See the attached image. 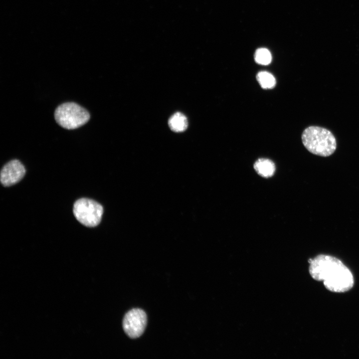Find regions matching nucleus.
Returning <instances> with one entry per match:
<instances>
[{"mask_svg":"<svg viewBox=\"0 0 359 359\" xmlns=\"http://www.w3.org/2000/svg\"><path fill=\"white\" fill-rule=\"evenodd\" d=\"M309 273L315 280L323 281L326 288L333 292L343 293L352 288L354 278L350 270L338 258L320 254L309 259Z\"/></svg>","mask_w":359,"mask_h":359,"instance_id":"obj_1","label":"nucleus"},{"mask_svg":"<svg viewBox=\"0 0 359 359\" xmlns=\"http://www.w3.org/2000/svg\"><path fill=\"white\" fill-rule=\"evenodd\" d=\"M304 147L310 153L326 157L332 155L336 150V140L329 130L319 127L310 126L306 128L302 135Z\"/></svg>","mask_w":359,"mask_h":359,"instance_id":"obj_2","label":"nucleus"},{"mask_svg":"<svg viewBox=\"0 0 359 359\" xmlns=\"http://www.w3.org/2000/svg\"><path fill=\"white\" fill-rule=\"evenodd\" d=\"M54 117L62 127L72 130L86 124L90 119L89 112L74 102H67L58 106L55 109Z\"/></svg>","mask_w":359,"mask_h":359,"instance_id":"obj_3","label":"nucleus"},{"mask_svg":"<svg viewBox=\"0 0 359 359\" xmlns=\"http://www.w3.org/2000/svg\"><path fill=\"white\" fill-rule=\"evenodd\" d=\"M103 213L102 206L92 199L80 198L76 201L73 205L75 217L86 226L95 227L98 225Z\"/></svg>","mask_w":359,"mask_h":359,"instance_id":"obj_4","label":"nucleus"},{"mask_svg":"<svg viewBox=\"0 0 359 359\" xmlns=\"http://www.w3.org/2000/svg\"><path fill=\"white\" fill-rule=\"evenodd\" d=\"M147 324L146 313L141 309H133L125 315L123 328L128 336L132 339H136L143 334Z\"/></svg>","mask_w":359,"mask_h":359,"instance_id":"obj_5","label":"nucleus"},{"mask_svg":"<svg viewBox=\"0 0 359 359\" xmlns=\"http://www.w3.org/2000/svg\"><path fill=\"white\" fill-rule=\"evenodd\" d=\"M25 174L23 165L17 160L6 164L0 172V181L4 186H10L19 181Z\"/></svg>","mask_w":359,"mask_h":359,"instance_id":"obj_6","label":"nucleus"},{"mask_svg":"<svg viewBox=\"0 0 359 359\" xmlns=\"http://www.w3.org/2000/svg\"><path fill=\"white\" fill-rule=\"evenodd\" d=\"M254 169L260 176L268 178L272 177L275 171L274 163L269 159L260 158L254 164Z\"/></svg>","mask_w":359,"mask_h":359,"instance_id":"obj_7","label":"nucleus"},{"mask_svg":"<svg viewBox=\"0 0 359 359\" xmlns=\"http://www.w3.org/2000/svg\"><path fill=\"white\" fill-rule=\"evenodd\" d=\"M168 124L171 129L176 132L184 131L188 125L186 117L180 112L173 114L169 119Z\"/></svg>","mask_w":359,"mask_h":359,"instance_id":"obj_8","label":"nucleus"},{"mask_svg":"<svg viewBox=\"0 0 359 359\" xmlns=\"http://www.w3.org/2000/svg\"><path fill=\"white\" fill-rule=\"evenodd\" d=\"M256 79L263 89H271L276 84L275 77L270 73L267 71H261L257 73Z\"/></svg>","mask_w":359,"mask_h":359,"instance_id":"obj_9","label":"nucleus"},{"mask_svg":"<svg viewBox=\"0 0 359 359\" xmlns=\"http://www.w3.org/2000/svg\"><path fill=\"white\" fill-rule=\"evenodd\" d=\"M255 61L261 65H268L272 60L270 52L266 48H261L258 49L254 55Z\"/></svg>","mask_w":359,"mask_h":359,"instance_id":"obj_10","label":"nucleus"}]
</instances>
